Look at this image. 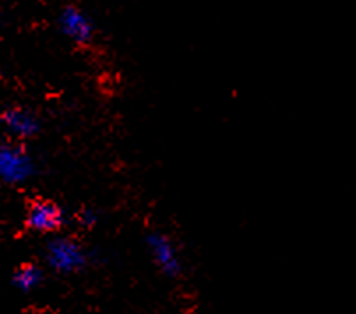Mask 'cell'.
Here are the masks:
<instances>
[{
	"mask_svg": "<svg viewBox=\"0 0 356 314\" xmlns=\"http://www.w3.org/2000/svg\"><path fill=\"white\" fill-rule=\"evenodd\" d=\"M35 173V163L22 145H0V182L19 186Z\"/></svg>",
	"mask_w": 356,
	"mask_h": 314,
	"instance_id": "obj_1",
	"label": "cell"
},
{
	"mask_svg": "<svg viewBox=\"0 0 356 314\" xmlns=\"http://www.w3.org/2000/svg\"><path fill=\"white\" fill-rule=\"evenodd\" d=\"M46 263L57 274H74L87 265V253L74 239L55 237L46 244Z\"/></svg>",
	"mask_w": 356,
	"mask_h": 314,
	"instance_id": "obj_2",
	"label": "cell"
},
{
	"mask_svg": "<svg viewBox=\"0 0 356 314\" xmlns=\"http://www.w3.org/2000/svg\"><path fill=\"white\" fill-rule=\"evenodd\" d=\"M58 29L67 39L76 45H87L94 39L95 27L90 16L81 8L67 4L58 13Z\"/></svg>",
	"mask_w": 356,
	"mask_h": 314,
	"instance_id": "obj_3",
	"label": "cell"
},
{
	"mask_svg": "<svg viewBox=\"0 0 356 314\" xmlns=\"http://www.w3.org/2000/svg\"><path fill=\"white\" fill-rule=\"evenodd\" d=\"M147 246L152 254V260L159 267L161 272L168 277H178L182 272V261L178 256L173 240L161 231H154L147 237Z\"/></svg>",
	"mask_w": 356,
	"mask_h": 314,
	"instance_id": "obj_4",
	"label": "cell"
},
{
	"mask_svg": "<svg viewBox=\"0 0 356 314\" xmlns=\"http://www.w3.org/2000/svg\"><path fill=\"white\" fill-rule=\"evenodd\" d=\"M64 224V212L57 203L48 200H38L29 207L27 226L38 233H54Z\"/></svg>",
	"mask_w": 356,
	"mask_h": 314,
	"instance_id": "obj_5",
	"label": "cell"
},
{
	"mask_svg": "<svg viewBox=\"0 0 356 314\" xmlns=\"http://www.w3.org/2000/svg\"><path fill=\"white\" fill-rule=\"evenodd\" d=\"M2 125L6 133L16 140H29L39 133V120L34 113L23 108H9L2 113Z\"/></svg>",
	"mask_w": 356,
	"mask_h": 314,
	"instance_id": "obj_6",
	"label": "cell"
},
{
	"mask_svg": "<svg viewBox=\"0 0 356 314\" xmlns=\"http://www.w3.org/2000/svg\"><path fill=\"white\" fill-rule=\"evenodd\" d=\"M42 279H44V274L34 263H25V265L18 267L15 276H13V283L23 293H29L41 286Z\"/></svg>",
	"mask_w": 356,
	"mask_h": 314,
	"instance_id": "obj_7",
	"label": "cell"
},
{
	"mask_svg": "<svg viewBox=\"0 0 356 314\" xmlns=\"http://www.w3.org/2000/svg\"><path fill=\"white\" fill-rule=\"evenodd\" d=\"M80 219H81V223L85 224V226H94L95 221H97V217H95L94 212H83L80 216Z\"/></svg>",
	"mask_w": 356,
	"mask_h": 314,
	"instance_id": "obj_8",
	"label": "cell"
}]
</instances>
